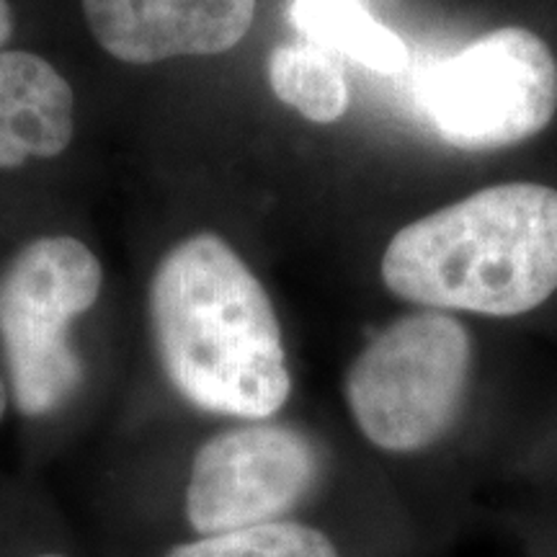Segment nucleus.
I'll return each instance as SVG.
<instances>
[{
  "label": "nucleus",
  "mask_w": 557,
  "mask_h": 557,
  "mask_svg": "<svg viewBox=\"0 0 557 557\" xmlns=\"http://www.w3.org/2000/svg\"><path fill=\"white\" fill-rule=\"evenodd\" d=\"M150 325L165 377L194 408L269 421L289 400L274 305L220 235L197 233L160 259L150 282Z\"/></svg>",
  "instance_id": "1"
},
{
  "label": "nucleus",
  "mask_w": 557,
  "mask_h": 557,
  "mask_svg": "<svg viewBox=\"0 0 557 557\" xmlns=\"http://www.w3.org/2000/svg\"><path fill=\"white\" fill-rule=\"evenodd\" d=\"M382 282L426 310L540 308L557 292V189L511 181L410 222L387 243Z\"/></svg>",
  "instance_id": "2"
},
{
  "label": "nucleus",
  "mask_w": 557,
  "mask_h": 557,
  "mask_svg": "<svg viewBox=\"0 0 557 557\" xmlns=\"http://www.w3.org/2000/svg\"><path fill=\"white\" fill-rule=\"evenodd\" d=\"M472 338L442 310L410 312L380 331L346 372L354 421L374 447L413 455L434 447L462 413Z\"/></svg>",
  "instance_id": "3"
},
{
  "label": "nucleus",
  "mask_w": 557,
  "mask_h": 557,
  "mask_svg": "<svg viewBox=\"0 0 557 557\" xmlns=\"http://www.w3.org/2000/svg\"><path fill=\"white\" fill-rule=\"evenodd\" d=\"M101 261L70 235H45L16 253L0 274V346L13 403L24 416L60 410L83 382L70 325L96 305Z\"/></svg>",
  "instance_id": "4"
},
{
  "label": "nucleus",
  "mask_w": 557,
  "mask_h": 557,
  "mask_svg": "<svg viewBox=\"0 0 557 557\" xmlns=\"http://www.w3.org/2000/svg\"><path fill=\"white\" fill-rule=\"evenodd\" d=\"M431 127L459 150H500L540 135L557 111V62L540 34L504 26L434 62L418 86Z\"/></svg>",
  "instance_id": "5"
},
{
  "label": "nucleus",
  "mask_w": 557,
  "mask_h": 557,
  "mask_svg": "<svg viewBox=\"0 0 557 557\" xmlns=\"http://www.w3.org/2000/svg\"><path fill=\"white\" fill-rule=\"evenodd\" d=\"M320 451L287 423L250 421L201 444L186 483L194 532H235L284 519L315 487Z\"/></svg>",
  "instance_id": "6"
},
{
  "label": "nucleus",
  "mask_w": 557,
  "mask_h": 557,
  "mask_svg": "<svg viewBox=\"0 0 557 557\" xmlns=\"http://www.w3.org/2000/svg\"><path fill=\"white\" fill-rule=\"evenodd\" d=\"M94 39L127 65L233 50L253 26L256 0H81Z\"/></svg>",
  "instance_id": "7"
},
{
  "label": "nucleus",
  "mask_w": 557,
  "mask_h": 557,
  "mask_svg": "<svg viewBox=\"0 0 557 557\" xmlns=\"http://www.w3.org/2000/svg\"><path fill=\"white\" fill-rule=\"evenodd\" d=\"M73 135L75 94L65 75L34 52H0V169L58 158Z\"/></svg>",
  "instance_id": "8"
},
{
  "label": "nucleus",
  "mask_w": 557,
  "mask_h": 557,
  "mask_svg": "<svg viewBox=\"0 0 557 557\" xmlns=\"http://www.w3.org/2000/svg\"><path fill=\"white\" fill-rule=\"evenodd\" d=\"M287 18L305 41L374 73L395 75L408 65L406 41L359 0H292Z\"/></svg>",
  "instance_id": "9"
},
{
  "label": "nucleus",
  "mask_w": 557,
  "mask_h": 557,
  "mask_svg": "<svg viewBox=\"0 0 557 557\" xmlns=\"http://www.w3.org/2000/svg\"><path fill=\"white\" fill-rule=\"evenodd\" d=\"M269 86L278 101L315 124L338 122L351 103L341 60L312 41L278 45L269 54Z\"/></svg>",
  "instance_id": "10"
},
{
  "label": "nucleus",
  "mask_w": 557,
  "mask_h": 557,
  "mask_svg": "<svg viewBox=\"0 0 557 557\" xmlns=\"http://www.w3.org/2000/svg\"><path fill=\"white\" fill-rule=\"evenodd\" d=\"M165 557H341L323 532L299 521L278 519L269 524L207 534L184 542Z\"/></svg>",
  "instance_id": "11"
},
{
  "label": "nucleus",
  "mask_w": 557,
  "mask_h": 557,
  "mask_svg": "<svg viewBox=\"0 0 557 557\" xmlns=\"http://www.w3.org/2000/svg\"><path fill=\"white\" fill-rule=\"evenodd\" d=\"M13 34V9L9 0H0V47L11 39Z\"/></svg>",
  "instance_id": "12"
},
{
  "label": "nucleus",
  "mask_w": 557,
  "mask_h": 557,
  "mask_svg": "<svg viewBox=\"0 0 557 557\" xmlns=\"http://www.w3.org/2000/svg\"><path fill=\"white\" fill-rule=\"evenodd\" d=\"M5 406H9V393H5L3 380H0V421H3V416H5Z\"/></svg>",
  "instance_id": "13"
},
{
  "label": "nucleus",
  "mask_w": 557,
  "mask_h": 557,
  "mask_svg": "<svg viewBox=\"0 0 557 557\" xmlns=\"http://www.w3.org/2000/svg\"><path fill=\"white\" fill-rule=\"evenodd\" d=\"M37 557H65V555H37Z\"/></svg>",
  "instance_id": "14"
}]
</instances>
